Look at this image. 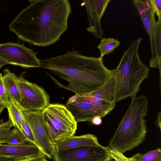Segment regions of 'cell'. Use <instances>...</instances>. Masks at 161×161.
Instances as JSON below:
<instances>
[{
	"instance_id": "1",
	"label": "cell",
	"mask_w": 161,
	"mask_h": 161,
	"mask_svg": "<svg viewBox=\"0 0 161 161\" xmlns=\"http://www.w3.org/2000/svg\"><path fill=\"white\" fill-rule=\"evenodd\" d=\"M9 25L19 39L40 47L60 40L72 11L68 0H30Z\"/></svg>"
},
{
	"instance_id": "2",
	"label": "cell",
	"mask_w": 161,
	"mask_h": 161,
	"mask_svg": "<svg viewBox=\"0 0 161 161\" xmlns=\"http://www.w3.org/2000/svg\"><path fill=\"white\" fill-rule=\"evenodd\" d=\"M40 61V68L49 70L68 83L61 87L79 96L101 87L114 77L116 69H107L103 58L86 56L75 50Z\"/></svg>"
},
{
	"instance_id": "3",
	"label": "cell",
	"mask_w": 161,
	"mask_h": 161,
	"mask_svg": "<svg viewBox=\"0 0 161 161\" xmlns=\"http://www.w3.org/2000/svg\"><path fill=\"white\" fill-rule=\"evenodd\" d=\"M128 108L108 147L122 153L138 146L144 141L147 130L144 117L148 110V100L142 95L131 98Z\"/></svg>"
},
{
	"instance_id": "4",
	"label": "cell",
	"mask_w": 161,
	"mask_h": 161,
	"mask_svg": "<svg viewBox=\"0 0 161 161\" xmlns=\"http://www.w3.org/2000/svg\"><path fill=\"white\" fill-rule=\"evenodd\" d=\"M142 41H133L124 53L113 77L115 81L114 102L136 96L142 81L148 77L149 68L141 61L138 49Z\"/></svg>"
},
{
	"instance_id": "5",
	"label": "cell",
	"mask_w": 161,
	"mask_h": 161,
	"mask_svg": "<svg viewBox=\"0 0 161 161\" xmlns=\"http://www.w3.org/2000/svg\"><path fill=\"white\" fill-rule=\"evenodd\" d=\"M42 112L50 140L53 144L75 134L77 122L65 105L50 104Z\"/></svg>"
},
{
	"instance_id": "6",
	"label": "cell",
	"mask_w": 161,
	"mask_h": 161,
	"mask_svg": "<svg viewBox=\"0 0 161 161\" xmlns=\"http://www.w3.org/2000/svg\"><path fill=\"white\" fill-rule=\"evenodd\" d=\"M17 82L22 110L42 111L50 104L49 96L42 87L21 75L18 77Z\"/></svg>"
},
{
	"instance_id": "7",
	"label": "cell",
	"mask_w": 161,
	"mask_h": 161,
	"mask_svg": "<svg viewBox=\"0 0 161 161\" xmlns=\"http://www.w3.org/2000/svg\"><path fill=\"white\" fill-rule=\"evenodd\" d=\"M37 53L23 43L7 42L0 44V58L8 64L27 69L40 68L41 63L36 57Z\"/></svg>"
},
{
	"instance_id": "8",
	"label": "cell",
	"mask_w": 161,
	"mask_h": 161,
	"mask_svg": "<svg viewBox=\"0 0 161 161\" xmlns=\"http://www.w3.org/2000/svg\"><path fill=\"white\" fill-rule=\"evenodd\" d=\"M54 161H109L113 159L108 146L100 144L55 151Z\"/></svg>"
},
{
	"instance_id": "9",
	"label": "cell",
	"mask_w": 161,
	"mask_h": 161,
	"mask_svg": "<svg viewBox=\"0 0 161 161\" xmlns=\"http://www.w3.org/2000/svg\"><path fill=\"white\" fill-rule=\"evenodd\" d=\"M65 106L78 122L91 121L96 116L104 117L113 109L116 103L109 106L97 105L90 102L84 95L75 94L68 100Z\"/></svg>"
},
{
	"instance_id": "10",
	"label": "cell",
	"mask_w": 161,
	"mask_h": 161,
	"mask_svg": "<svg viewBox=\"0 0 161 161\" xmlns=\"http://www.w3.org/2000/svg\"><path fill=\"white\" fill-rule=\"evenodd\" d=\"M23 115L32 132L36 145L48 158H53L55 151L45 126L41 111H23Z\"/></svg>"
},
{
	"instance_id": "11",
	"label": "cell",
	"mask_w": 161,
	"mask_h": 161,
	"mask_svg": "<svg viewBox=\"0 0 161 161\" xmlns=\"http://www.w3.org/2000/svg\"><path fill=\"white\" fill-rule=\"evenodd\" d=\"M43 154L39 148L33 144L21 145L0 144V158L12 160L36 157Z\"/></svg>"
},
{
	"instance_id": "12",
	"label": "cell",
	"mask_w": 161,
	"mask_h": 161,
	"mask_svg": "<svg viewBox=\"0 0 161 161\" xmlns=\"http://www.w3.org/2000/svg\"><path fill=\"white\" fill-rule=\"evenodd\" d=\"M132 1L139 12L142 23L149 36L151 58L153 57L154 55V50L152 36L153 26L156 22L155 13L148 0H133Z\"/></svg>"
},
{
	"instance_id": "13",
	"label": "cell",
	"mask_w": 161,
	"mask_h": 161,
	"mask_svg": "<svg viewBox=\"0 0 161 161\" xmlns=\"http://www.w3.org/2000/svg\"><path fill=\"white\" fill-rule=\"evenodd\" d=\"M99 144L97 137L93 134H89L80 136L73 135L54 145L55 151H61L69 148Z\"/></svg>"
},
{
	"instance_id": "14",
	"label": "cell",
	"mask_w": 161,
	"mask_h": 161,
	"mask_svg": "<svg viewBox=\"0 0 161 161\" xmlns=\"http://www.w3.org/2000/svg\"><path fill=\"white\" fill-rule=\"evenodd\" d=\"M3 72V82L10 100L19 107L20 96L17 82L18 76L8 68L4 69Z\"/></svg>"
},
{
	"instance_id": "15",
	"label": "cell",
	"mask_w": 161,
	"mask_h": 161,
	"mask_svg": "<svg viewBox=\"0 0 161 161\" xmlns=\"http://www.w3.org/2000/svg\"><path fill=\"white\" fill-rule=\"evenodd\" d=\"M153 42L154 55L149 61V66L153 68H159L161 75V19L156 21L153 31Z\"/></svg>"
},
{
	"instance_id": "16",
	"label": "cell",
	"mask_w": 161,
	"mask_h": 161,
	"mask_svg": "<svg viewBox=\"0 0 161 161\" xmlns=\"http://www.w3.org/2000/svg\"><path fill=\"white\" fill-rule=\"evenodd\" d=\"M86 8L87 16L89 22L87 31L93 34L97 38H101L104 34L100 21L92 5L91 0H84L81 4Z\"/></svg>"
},
{
	"instance_id": "17",
	"label": "cell",
	"mask_w": 161,
	"mask_h": 161,
	"mask_svg": "<svg viewBox=\"0 0 161 161\" xmlns=\"http://www.w3.org/2000/svg\"><path fill=\"white\" fill-rule=\"evenodd\" d=\"M6 108L8 112L9 119L11 121L13 126L20 131L23 118L22 110L15 103L11 101L6 106Z\"/></svg>"
},
{
	"instance_id": "18",
	"label": "cell",
	"mask_w": 161,
	"mask_h": 161,
	"mask_svg": "<svg viewBox=\"0 0 161 161\" xmlns=\"http://www.w3.org/2000/svg\"><path fill=\"white\" fill-rule=\"evenodd\" d=\"M120 44V42L113 38H101L100 44L97 48L101 52L99 57L103 58L105 55H108L113 52Z\"/></svg>"
},
{
	"instance_id": "19",
	"label": "cell",
	"mask_w": 161,
	"mask_h": 161,
	"mask_svg": "<svg viewBox=\"0 0 161 161\" xmlns=\"http://www.w3.org/2000/svg\"><path fill=\"white\" fill-rule=\"evenodd\" d=\"M129 158L131 161H161V149L158 148L143 155L138 153Z\"/></svg>"
},
{
	"instance_id": "20",
	"label": "cell",
	"mask_w": 161,
	"mask_h": 161,
	"mask_svg": "<svg viewBox=\"0 0 161 161\" xmlns=\"http://www.w3.org/2000/svg\"><path fill=\"white\" fill-rule=\"evenodd\" d=\"M6 143L12 145H21L28 143V142L21 131L14 127L9 131L7 137Z\"/></svg>"
},
{
	"instance_id": "21",
	"label": "cell",
	"mask_w": 161,
	"mask_h": 161,
	"mask_svg": "<svg viewBox=\"0 0 161 161\" xmlns=\"http://www.w3.org/2000/svg\"><path fill=\"white\" fill-rule=\"evenodd\" d=\"M110 1L111 0H91L93 8L100 20Z\"/></svg>"
},
{
	"instance_id": "22",
	"label": "cell",
	"mask_w": 161,
	"mask_h": 161,
	"mask_svg": "<svg viewBox=\"0 0 161 161\" xmlns=\"http://www.w3.org/2000/svg\"><path fill=\"white\" fill-rule=\"evenodd\" d=\"M13 126L9 119L5 122L0 121V144L6 143L8 135Z\"/></svg>"
},
{
	"instance_id": "23",
	"label": "cell",
	"mask_w": 161,
	"mask_h": 161,
	"mask_svg": "<svg viewBox=\"0 0 161 161\" xmlns=\"http://www.w3.org/2000/svg\"><path fill=\"white\" fill-rule=\"evenodd\" d=\"M20 131L27 139L28 144H33L36 145L31 129L24 116Z\"/></svg>"
},
{
	"instance_id": "24",
	"label": "cell",
	"mask_w": 161,
	"mask_h": 161,
	"mask_svg": "<svg viewBox=\"0 0 161 161\" xmlns=\"http://www.w3.org/2000/svg\"><path fill=\"white\" fill-rule=\"evenodd\" d=\"M3 80V75L0 73V105L6 106L9 101Z\"/></svg>"
},
{
	"instance_id": "25",
	"label": "cell",
	"mask_w": 161,
	"mask_h": 161,
	"mask_svg": "<svg viewBox=\"0 0 161 161\" xmlns=\"http://www.w3.org/2000/svg\"><path fill=\"white\" fill-rule=\"evenodd\" d=\"M109 151L111 158L117 161H131L129 158L125 157L121 153L109 148Z\"/></svg>"
},
{
	"instance_id": "26",
	"label": "cell",
	"mask_w": 161,
	"mask_h": 161,
	"mask_svg": "<svg viewBox=\"0 0 161 161\" xmlns=\"http://www.w3.org/2000/svg\"><path fill=\"white\" fill-rule=\"evenodd\" d=\"M153 10L158 17V19H161V0H149Z\"/></svg>"
},
{
	"instance_id": "27",
	"label": "cell",
	"mask_w": 161,
	"mask_h": 161,
	"mask_svg": "<svg viewBox=\"0 0 161 161\" xmlns=\"http://www.w3.org/2000/svg\"><path fill=\"white\" fill-rule=\"evenodd\" d=\"M13 161H47V160L45 156L42 154L36 157L14 160Z\"/></svg>"
},
{
	"instance_id": "28",
	"label": "cell",
	"mask_w": 161,
	"mask_h": 161,
	"mask_svg": "<svg viewBox=\"0 0 161 161\" xmlns=\"http://www.w3.org/2000/svg\"><path fill=\"white\" fill-rule=\"evenodd\" d=\"M92 123L96 125H99L102 122V117L100 116H96L93 117L91 121Z\"/></svg>"
},
{
	"instance_id": "29",
	"label": "cell",
	"mask_w": 161,
	"mask_h": 161,
	"mask_svg": "<svg viewBox=\"0 0 161 161\" xmlns=\"http://www.w3.org/2000/svg\"><path fill=\"white\" fill-rule=\"evenodd\" d=\"M161 112L158 113L157 115V118L156 121V124L157 126L161 130Z\"/></svg>"
},
{
	"instance_id": "30",
	"label": "cell",
	"mask_w": 161,
	"mask_h": 161,
	"mask_svg": "<svg viewBox=\"0 0 161 161\" xmlns=\"http://www.w3.org/2000/svg\"><path fill=\"white\" fill-rule=\"evenodd\" d=\"M8 64L7 62L0 58V69L3 66Z\"/></svg>"
},
{
	"instance_id": "31",
	"label": "cell",
	"mask_w": 161,
	"mask_h": 161,
	"mask_svg": "<svg viewBox=\"0 0 161 161\" xmlns=\"http://www.w3.org/2000/svg\"><path fill=\"white\" fill-rule=\"evenodd\" d=\"M5 108H6V106L5 105H0V115Z\"/></svg>"
},
{
	"instance_id": "32",
	"label": "cell",
	"mask_w": 161,
	"mask_h": 161,
	"mask_svg": "<svg viewBox=\"0 0 161 161\" xmlns=\"http://www.w3.org/2000/svg\"><path fill=\"white\" fill-rule=\"evenodd\" d=\"M0 161H13L12 160L0 158Z\"/></svg>"
},
{
	"instance_id": "33",
	"label": "cell",
	"mask_w": 161,
	"mask_h": 161,
	"mask_svg": "<svg viewBox=\"0 0 161 161\" xmlns=\"http://www.w3.org/2000/svg\"><path fill=\"white\" fill-rule=\"evenodd\" d=\"M112 159V160H111L109 161H117L116 160H115L114 159Z\"/></svg>"
}]
</instances>
